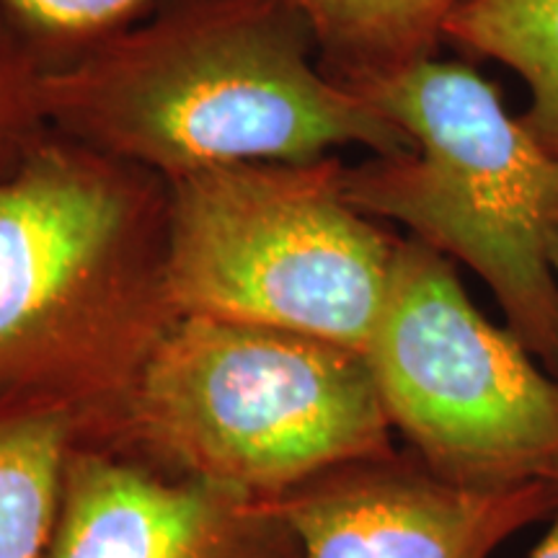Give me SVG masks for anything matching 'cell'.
<instances>
[{
	"instance_id": "277c9868",
	"label": "cell",
	"mask_w": 558,
	"mask_h": 558,
	"mask_svg": "<svg viewBox=\"0 0 558 558\" xmlns=\"http://www.w3.org/2000/svg\"><path fill=\"white\" fill-rule=\"evenodd\" d=\"M354 94L414 148L347 166L349 202L476 271L507 329L558 375V160L469 62L435 54Z\"/></svg>"
},
{
	"instance_id": "30bf717a",
	"label": "cell",
	"mask_w": 558,
	"mask_h": 558,
	"mask_svg": "<svg viewBox=\"0 0 558 558\" xmlns=\"http://www.w3.org/2000/svg\"><path fill=\"white\" fill-rule=\"evenodd\" d=\"M81 429L68 409L0 399V558H41Z\"/></svg>"
},
{
	"instance_id": "5b68a950",
	"label": "cell",
	"mask_w": 558,
	"mask_h": 558,
	"mask_svg": "<svg viewBox=\"0 0 558 558\" xmlns=\"http://www.w3.org/2000/svg\"><path fill=\"white\" fill-rule=\"evenodd\" d=\"M344 171L326 156L166 179L177 316L271 326L365 354L401 239L349 202Z\"/></svg>"
},
{
	"instance_id": "8992f818",
	"label": "cell",
	"mask_w": 558,
	"mask_h": 558,
	"mask_svg": "<svg viewBox=\"0 0 558 558\" xmlns=\"http://www.w3.org/2000/svg\"><path fill=\"white\" fill-rule=\"evenodd\" d=\"M365 360L390 427L432 476L476 492L558 486V378L422 241H399Z\"/></svg>"
},
{
	"instance_id": "7c38bea8",
	"label": "cell",
	"mask_w": 558,
	"mask_h": 558,
	"mask_svg": "<svg viewBox=\"0 0 558 558\" xmlns=\"http://www.w3.org/2000/svg\"><path fill=\"white\" fill-rule=\"evenodd\" d=\"M47 70L62 68L163 0H0Z\"/></svg>"
},
{
	"instance_id": "4fadbf2b",
	"label": "cell",
	"mask_w": 558,
	"mask_h": 558,
	"mask_svg": "<svg viewBox=\"0 0 558 558\" xmlns=\"http://www.w3.org/2000/svg\"><path fill=\"white\" fill-rule=\"evenodd\" d=\"M45 73V62L0 3V169L50 128L41 96Z\"/></svg>"
},
{
	"instance_id": "7a4b0ae2",
	"label": "cell",
	"mask_w": 558,
	"mask_h": 558,
	"mask_svg": "<svg viewBox=\"0 0 558 558\" xmlns=\"http://www.w3.org/2000/svg\"><path fill=\"white\" fill-rule=\"evenodd\" d=\"M169 186L47 128L0 169V399L68 409L107 445L173 324Z\"/></svg>"
},
{
	"instance_id": "8fae6325",
	"label": "cell",
	"mask_w": 558,
	"mask_h": 558,
	"mask_svg": "<svg viewBox=\"0 0 558 558\" xmlns=\"http://www.w3.org/2000/svg\"><path fill=\"white\" fill-rule=\"evenodd\" d=\"M445 39L525 81L530 104L520 122L558 160V0H463Z\"/></svg>"
},
{
	"instance_id": "9a60e30c",
	"label": "cell",
	"mask_w": 558,
	"mask_h": 558,
	"mask_svg": "<svg viewBox=\"0 0 558 558\" xmlns=\"http://www.w3.org/2000/svg\"><path fill=\"white\" fill-rule=\"evenodd\" d=\"M550 267H554V275L558 279V230H556L554 241H550Z\"/></svg>"
},
{
	"instance_id": "5bb4252c",
	"label": "cell",
	"mask_w": 558,
	"mask_h": 558,
	"mask_svg": "<svg viewBox=\"0 0 558 558\" xmlns=\"http://www.w3.org/2000/svg\"><path fill=\"white\" fill-rule=\"evenodd\" d=\"M530 558H558V505L554 509V514H550V525L546 533H543L538 546L530 550Z\"/></svg>"
},
{
	"instance_id": "9c48e42d",
	"label": "cell",
	"mask_w": 558,
	"mask_h": 558,
	"mask_svg": "<svg viewBox=\"0 0 558 558\" xmlns=\"http://www.w3.org/2000/svg\"><path fill=\"white\" fill-rule=\"evenodd\" d=\"M308 21L324 73L357 90L435 58L463 0H290Z\"/></svg>"
},
{
	"instance_id": "ba28073f",
	"label": "cell",
	"mask_w": 558,
	"mask_h": 558,
	"mask_svg": "<svg viewBox=\"0 0 558 558\" xmlns=\"http://www.w3.org/2000/svg\"><path fill=\"white\" fill-rule=\"evenodd\" d=\"M275 501L303 558H492L554 514L558 488H460L393 452L320 473Z\"/></svg>"
},
{
	"instance_id": "6da1fadb",
	"label": "cell",
	"mask_w": 558,
	"mask_h": 558,
	"mask_svg": "<svg viewBox=\"0 0 558 558\" xmlns=\"http://www.w3.org/2000/svg\"><path fill=\"white\" fill-rule=\"evenodd\" d=\"M47 124L158 177L207 166L305 163L360 145L411 150L399 124L324 73L290 0H163L47 70Z\"/></svg>"
},
{
	"instance_id": "52a82bcc",
	"label": "cell",
	"mask_w": 558,
	"mask_h": 558,
	"mask_svg": "<svg viewBox=\"0 0 558 558\" xmlns=\"http://www.w3.org/2000/svg\"><path fill=\"white\" fill-rule=\"evenodd\" d=\"M41 558H303V550L275 499L75 442Z\"/></svg>"
},
{
	"instance_id": "3957f363",
	"label": "cell",
	"mask_w": 558,
	"mask_h": 558,
	"mask_svg": "<svg viewBox=\"0 0 558 558\" xmlns=\"http://www.w3.org/2000/svg\"><path fill=\"white\" fill-rule=\"evenodd\" d=\"M107 448L262 499L396 452L365 354L209 316L177 318Z\"/></svg>"
}]
</instances>
